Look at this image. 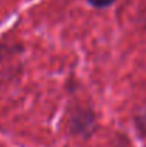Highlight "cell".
<instances>
[{"label": "cell", "instance_id": "1", "mask_svg": "<svg viewBox=\"0 0 146 147\" xmlns=\"http://www.w3.org/2000/svg\"><path fill=\"white\" fill-rule=\"evenodd\" d=\"M88 1L95 7H106V6H110L115 0H88Z\"/></svg>", "mask_w": 146, "mask_h": 147}, {"label": "cell", "instance_id": "2", "mask_svg": "<svg viewBox=\"0 0 146 147\" xmlns=\"http://www.w3.org/2000/svg\"><path fill=\"white\" fill-rule=\"evenodd\" d=\"M1 57H3V46L0 45V60H1Z\"/></svg>", "mask_w": 146, "mask_h": 147}]
</instances>
